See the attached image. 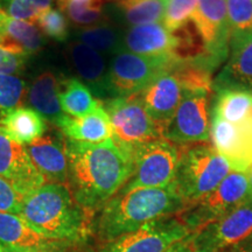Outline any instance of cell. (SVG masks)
Returning <instances> with one entry per match:
<instances>
[{"mask_svg": "<svg viewBox=\"0 0 252 252\" xmlns=\"http://www.w3.org/2000/svg\"><path fill=\"white\" fill-rule=\"evenodd\" d=\"M0 178L24 196L45 185V178L32 161L26 146L0 130Z\"/></svg>", "mask_w": 252, "mask_h": 252, "instance_id": "4fadbf2b", "label": "cell"}, {"mask_svg": "<svg viewBox=\"0 0 252 252\" xmlns=\"http://www.w3.org/2000/svg\"><path fill=\"white\" fill-rule=\"evenodd\" d=\"M13 252H59L58 247L49 248V249H32V250H17V249H12Z\"/></svg>", "mask_w": 252, "mask_h": 252, "instance_id": "74e56055", "label": "cell"}, {"mask_svg": "<svg viewBox=\"0 0 252 252\" xmlns=\"http://www.w3.org/2000/svg\"><path fill=\"white\" fill-rule=\"evenodd\" d=\"M24 198V195L18 193L7 181L0 178V212L19 215Z\"/></svg>", "mask_w": 252, "mask_h": 252, "instance_id": "836d02e7", "label": "cell"}, {"mask_svg": "<svg viewBox=\"0 0 252 252\" xmlns=\"http://www.w3.org/2000/svg\"><path fill=\"white\" fill-rule=\"evenodd\" d=\"M248 200L247 172L234 171L206 196L188 204L178 217L191 234L225 216Z\"/></svg>", "mask_w": 252, "mask_h": 252, "instance_id": "ba28073f", "label": "cell"}, {"mask_svg": "<svg viewBox=\"0 0 252 252\" xmlns=\"http://www.w3.org/2000/svg\"><path fill=\"white\" fill-rule=\"evenodd\" d=\"M5 12L2 11L1 7H0V39H1V21H2V15H4Z\"/></svg>", "mask_w": 252, "mask_h": 252, "instance_id": "60d3db41", "label": "cell"}, {"mask_svg": "<svg viewBox=\"0 0 252 252\" xmlns=\"http://www.w3.org/2000/svg\"><path fill=\"white\" fill-rule=\"evenodd\" d=\"M26 56L17 54L0 46V74L12 75L23 69Z\"/></svg>", "mask_w": 252, "mask_h": 252, "instance_id": "e575fe53", "label": "cell"}, {"mask_svg": "<svg viewBox=\"0 0 252 252\" xmlns=\"http://www.w3.org/2000/svg\"><path fill=\"white\" fill-rule=\"evenodd\" d=\"M69 56L75 70L82 80L100 94L106 91L108 69L106 62L100 53L82 42H76L69 48Z\"/></svg>", "mask_w": 252, "mask_h": 252, "instance_id": "603a6c76", "label": "cell"}, {"mask_svg": "<svg viewBox=\"0 0 252 252\" xmlns=\"http://www.w3.org/2000/svg\"><path fill=\"white\" fill-rule=\"evenodd\" d=\"M102 1L103 0H97L94 2H77L72 0H64L61 4L75 24L81 26H90L102 23L105 19Z\"/></svg>", "mask_w": 252, "mask_h": 252, "instance_id": "4dcf8cb0", "label": "cell"}, {"mask_svg": "<svg viewBox=\"0 0 252 252\" xmlns=\"http://www.w3.org/2000/svg\"><path fill=\"white\" fill-rule=\"evenodd\" d=\"M32 161L48 184H68L65 143L54 135L40 137L26 146Z\"/></svg>", "mask_w": 252, "mask_h": 252, "instance_id": "9a60e30c", "label": "cell"}, {"mask_svg": "<svg viewBox=\"0 0 252 252\" xmlns=\"http://www.w3.org/2000/svg\"><path fill=\"white\" fill-rule=\"evenodd\" d=\"M252 235V200L186 238L193 252H228Z\"/></svg>", "mask_w": 252, "mask_h": 252, "instance_id": "9c48e42d", "label": "cell"}, {"mask_svg": "<svg viewBox=\"0 0 252 252\" xmlns=\"http://www.w3.org/2000/svg\"><path fill=\"white\" fill-rule=\"evenodd\" d=\"M163 1H165V2H166V4H167V2H168V1H169V0H163Z\"/></svg>", "mask_w": 252, "mask_h": 252, "instance_id": "7bdbcfd3", "label": "cell"}, {"mask_svg": "<svg viewBox=\"0 0 252 252\" xmlns=\"http://www.w3.org/2000/svg\"><path fill=\"white\" fill-rule=\"evenodd\" d=\"M0 243L9 249L32 250L56 247L50 241L37 234L25 222L21 216L0 212Z\"/></svg>", "mask_w": 252, "mask_h": 252, "instance_id": "d6986e66", "label": "cell"}, {"mask_svg": "<svg viewBox=\"0 0 252 252\" xmlns=\"http://www.w3.org/2000/svg\"><path fill=\"white\" fill-rule=\"evenodd\" d=\"M60 103L63 112L71 117H83L99 105L90 89L77 78H69L60 84Z\"/></svg>", "mask_w": 252, "mask_h": 252, "instance_id": "cb8c5ba5", "label": "cell"}, {"mask_svg": "<svg viewBox=\"0 0 252 252\" xmlns=\"http://www.w3.org/2000/svg\"><path fill=\"white\" fill-rule=\"evenodd\" d=\"M125 20L132 26L162 23L166 2L163 0H119Z\"/></svg>", "mask_w": 252, "mask_h": 252, "instance_id": "484cf974", "label": "cell"}, {"mask_svg": "<svg viewBox=\"0 0 252 252\" xmlns=\"http://www.w3.org/2000/svg\"><path fill=\"white\" fill-rule=\"evenodd\" d=\"M61 1H63V0H61Z\"/></svg>", "mask_w": 252, "mask_h": 252, "instance_id": "ee69618b", "label": "cell"}, {"mask_svg": "<svg viewBox=\"0 0 252 252\" xmlns=\"http://www.w3.org/2000/svg\"><path fill=\"white\" fill-rule=\"evenodd\" d=\"M53 0H0V7L17 20L35 23L39 15L52 8Z\"/></svg>", "mask_w": 252, "mask_h": 252, "instance_id": "f1b7e54d", "label": "cell"}, {"mask_svg": "<svg viewBox=\"0 0 252 252\" xmlns=\"http://www.w3.org/2000/svg\"><path fill=\"white\" fill-rule=\"evenodd\" d=\"M210 94L207 90H182L181 99L163 138L178 145L210 140Z\"/></svg>", "mask_w": 252, "mask_h": 252, "instance_id": "30bf717a", "label": "cell"}, {"mask_svg": "<svg viewBox=\"0 0 252 252\" xmlns=\"http://www.w3.org/2000/svg\"><path fill=\"white\" fill-rule=\"evenodd\" d=\"M176 62L168 55L146 56L119 50L108 69L106 91L113 97L134 96L160 75L172 70Z\"/></svg>", "mask_w": 252, "mask_h": 252, "instance_id": "8992f818", "label": "cell"}, {"mask_svg": "<svg viewBox=\"0 0 252 252\" xmlns=\"http://www.w3.org/2000/svg\"><path fill=\"white\" fill-rule=\"evenodd\" d=\"M59 127L70 140L103 143L112 138L111 122L102 102L96 110L83 117H71L65 115L59 124Z\"/></svg>", "mask_w": 252, "mask_h": 252, "instance_id": "ac0fdd59", "label": "cell"}, {"mask_svg": "<svg viewBox=\"0 0 252 252\" xmlns=\"http://www.w3.org/2000/svg\"><path fill=\"white\" fill-rule=\"evenodd\" d=\"M35 23L47 36L58 41H64L68 37V25L64 15L58 9L49 8L39 15Z\"/></svg>", "mask_w": 252, "mask_h": 252, "instance_id": "d6a6232c", "label": "cell"}, {"mask_svg": "<svg viewBox=\"0 0 252 252\" xmlns=\"http://www.w3.org/2000/svg\"><path fill=\"white\" fill-rule=\"evenodd\" d=\"M228 252H252V235L249 236L242 243L236 245L235 248H232Z\"/></svg>", "mask_w": 252, "mask_h": 252, "instance_id": "d590c367", "label": "cell"}, {"mask_svg": "<svg viewBox=\"0 0 252 252\" xmlns=\"http://www.w3.org/2000/svg\"><path fill=\"white\" fill-rule=\"evenodd\" d=\"M189 235L190 231L178 215L168 216L108 242L100 252H166Z\"/></svg>", "mask_w": 252, "mask_h": 252, "instance_id": "8fae6325", "label": "cell"}, {"mask_svg": "<svg viewBox=\"0 0 252 252\" xmlns=\"http://www.w3.org/2000/svg\"><path fill=\"white\" fill-rule=\"evenodd\" d=\"M64 1V0H63ZM61 1V2H63ZM72 1H77V2H94L97 1V0H72Z\"/></svg>", "mask_w": 252, "mask_h": 252, "instance_id": "b9f144b4", "label": "cell"}, {"mask_svg": "<svg viewBox=\"0 0 252 252\" xmlns=\"http://www.w3.org/2000/svg\"><path fill=\"white\" fill-rule=\"evenodd\" d=\"M186 207L174 184L117 193L100 210L97 234L108 243L153 220L179 215Z\"/></svg>", "mask_w": 252, "mask_h": 252, "instance_id": "7a4b0ae2", "label": "cell"}, {"mask_svg": "<svg viewBox=\"0 0 252 252\" xmlns=\"http://www.w3.org/2000/svg\"><path fill=\"white\" fill-rule=\"evenodd\" d=\"M82 43L98 53L119 52L121 48V36L118 32L108 25H94L83 30L80 34Z\"/></svg>", "mask_w": 252, "mask_h": 252, "instance_id": "83f0119b", "label": "cell"}, {"mask_svg": "<svg viewBox=\"0 0 252 252\" xmlns=\"http://www.w3.org/2000/svg\"><path fill=\"white\" fill-rule=\"evenodd\" d=\"M26 93L25 82L13 75L0 74V117L19 108Z\"/></svg>", "mask_w": 252, "mask_h": 252, "instance_id": "f546056e", "label": "cell"}, {"mask_svg": "<svg viewBox=\"0 0 252 252\" xmlns=\"http://www.w3.org/2000/svg\"><path fill=\"white\" fill-rule=\"evenodd\" d=\"M230 42L252 34V0H226Z\"/></svg>", "mask_w": 252, "mask_h": 252, "instance_id": "4316f807", "label": "cell"}, {"mask_svg": "<svg viewBox=\"0 0 252 252\" xmlns=\"http://www.w3.org/2000/svg\"><path fill=\"white\" fill-rule=\"evenodd\" d=\"M166 252H193V250H191L190 247L188 245L187 241L184 239V241L173 244Z\"/></svg>", "mask_w": 252, "mask_h": 252, "instance_id": "8d00e7d4", "label": "cell"}, {"mask_svg": "<svg viewBox=\"0 0 252 252\" xmlns=\"http://www.w3.org/2000/svg\"><path fill=\"white\" fill-rule=\"evenodd\" d=\"M0 46L11 52L27 56L42 48L43 37L34 23L17 20L4 13L1 21Z\"/></svg>", "mask_w": 252, "mask_h": 252, "instance_id": "ffe728a7", "label": "cell"}, {"mask_svg": "<svg viewBox=\"0 0 252 252\" xmlns=\"http://www.w3.org/2000/svg\"><path fill=\"white\" fill-rule=\"evenodd\" d=\"M46 128L42 116L35 110L24 106H19L0 117V130L21 145H28L42 137Z\"/></svg>", "mask_w": 252, "mask_h": 252, "instance_id": "7402d4cb", "label": "cell"}, {"mask_svg": "<svg viewBox=\"0 0 252 252\" xmlns=\"http://www.w3.org/2000/svg\"><path fill=\"white\" fill-rule=\"evenodd\" d=\"M180 153L181 145L165 138L137 146L130 153L132 174L118 193L174 184Z\"/></svg>", "mask_w": 252, "mask_h": 252, "instance_id": "5b68a950", "label": "cell"}, {"mask_svg": "<svg viewBox=\"0 0 252 252\" xmlns=\"http://www.w3.org/2000/svg\"><path fill=\"white\" fill-rule=\"evenodd\" d=\"M245 172H247L249 180V200H252V165Z\"/></svg>", "mask_w": 252, "mask_h": 252, "instance_id": "f35d334b", "label": "cell"}, {"mask_svg": "<svg viewBox=\"0 0 252 252\" xmlns=\"http://www.w3.org/2000/svg\"><path fill=\"white\" fill-rule=\"evenodd\" d=\"M68 186L47 184L25 196L19 216L34 231L54 242H77L88 231V215Z\"/></svg>", "mask_w": 252, "mask_h": 252, "instance_id": "3957f363", "label": "cell"}, {"mask_svg": "<svg viewBox=\"0 0 252 252\" xmlns=\"http://www.w3.org/2000/svg\"><path fill=\"white\" fill-rule=\"evenodd\" d=\"M68 188L75 201L93 213L102 209L132 174L131 157L108 139L103 143L67 140Z\"/></svg>", "mask_w": 252, "mask_h": 252, "instance_id": "6da1fadb", "label": "cell"}, {"mask_svg": "<svg viewBox=\"0 0 252 252\" xmlns=\"http://www.w3.org/2000/svg\"><path fill=\"white\" fill-rule=\"evenodd\" d=\"M202 37L207 60L217 69L230 52V26L226 0H197L191 19Z\"/></svg>", "mask_w": 252, "mask_h": 252, "instance_id": "7c38bea8", "label": "cell"}, {"mask_svg": "<svg viewBox=\"0 0 252 252\" xmlns=\"http://www.w3.org/2000/svg\"><path fill=\"white\" fill-rule=\"evenodd\" d=\"M172 33L174 35V49L172 58L175 61L190 62L207 59L202 37L193 21H189L184 26L176 28Z\"/></svg>", "mask_w": 252, "mask_h": 252, "instance_id": "d4e9b609", "label": "cell"}, {"mask_svg": "<svg viewBox=\"0 0 252 252\" xmlns=\"http://www.w3.org/2000/svg\"><path fill=\"white\" fill-rule=\"evenodd\" d=\"M60 83L53 72L46 71L34 80L30 88L28 100L43 119L59 126L67 113L63 112L59 98Z\"/></svg>", "mask_w": 252, "mask_h": 252, "instance_id": "44dd1931", "label": "cell"}, {"mask_svg": "<svg viewBox=\"0 0 252 252\" xmlns=\"http://www.w3.org/2000/svg\"><path fill=\"white\" fill-rule=\"evenodd\" d=\"M181 94L180 82L174 72L169 70L137 94L150 117L161 127L163 134L178 109Z\"/></svg>", "mask_w": 252, "mask_h": 252, "instance_id": "5bb4252c", "label": "cell"}, {"mask_svg": "<svg viewBox=\"0 0 252 252\" xmlns=\"http://www.w3.org/2000/svg\"><path fill=\"white\" fill-rule=\"evenodd\" d=\"M197 0H169L166 4L162 24L168 31H175L193 19Z\"/></svg>", "mask_w": 252, "mask_h": 252, "instance_id": "1f68e13d", "label": "cell"}, {"mask_svg": "<svg viewBox=\"0 0 252 252\" xmlns=\"http://www.w3.org/2000/svg\"><path fill=\"white\" fill-rule=\"evenodd\" d=\"M234 171L232 163L213 145H181L174 185L188 206L214 190Z\"/></svg>", "mask_w": 252, "mask_h": 252, "instance_id": "277c9868", "label": "cell"}, {"mask_svg": "<svg viewBox=\"0 0 252 252\" xmlns=\"http://www.w3.org/2000/svg\"><path fill=\"white\" fill-rule=\"evenodd\" d=\"M103 106L111 122L112 140L128 156L139 145L163 138L161 127L150 117L137 94L112 97Z\"/></svg>", "mask_w": 252, "mask_h": 252, "instance_id": "52a82bcc", "label": "cell"}, {"mask_svg": "<svg viewBox=\"0 0 252 252\" xmlns=\"http://www.w3.org/2000/svg\"><path fill=\"white\" fill-rule=\"evenodd\" d=\"M124 47L127 52L146 56H172L174 35L162 23L132 26L126 32Z\"/></svg>", "mask_w": 252, "mask_h": 252, "instance_id": "e0dca14e", "label": "cell"}, {"mask_svg": "<svg viewBox=\"0 0 252 252\" xmlns=\"http://www.w3.org/2000/svg\"><path fill=\"white\" fill-rule=\"evenodd\" d=\"M0 252H13V251H12V249L6 248L1 243H0Z\"/></svg>", "mask_w": 252, "mask_h": 252, "instance_id": "ab89813d", "label": "cell"}, {"mask_svg": "<svg viewBox=\"0 0 252 252\" xmlns=\"http://www.w3.org/2000/svg\"><path fill=\"white\" fill-rule=\"evenodd\" d=\"M225 88L252 91V34L230 42L224 67L213 83V90Z\"/></svg>", "mask_w": 252, "mask_h": 252, "instance_id": "2e32d148", "label": "cell"}]
</instances>
